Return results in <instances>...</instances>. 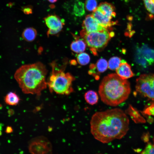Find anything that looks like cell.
I'll list each match as a JSON object with an SVG mask.
<instances>
[{
    "label": "cell",
    "mask_w": 154,
    "mask_h": 154,
    "mask_svg": "<svg viewBox=\"0 0 154 154\" xmlns=\"http://www.w3.org/2000/svg\"><path fill=\"white\" fill-rule=\"evenodd\" d=\"M70 47L71 50L74 52L80 53L85 50L86 44L85 41L76 38L75 40L72 42Z\"/></svg>",
    "instance_id": "cell-14"
},
{
    "label": "cell",
    "mask_w": 154,
    "mask_h": 154,
    "mask_svg": "<svg viewBox=\"0 0 154 154\" xmlns=\"http://www.w3.org/2000/svg\"><path fill=\"white\" fill-rule=\"evenodd\" d=\"M52 70L47 86L51 92L68 95L74 92L72 82L74 77L70 73L64 72L65 66H59L55 61L50 64Z\"/></svg>",
    "instance_id": "cell-4"
},
{
    "label": "cell",
    "mask_w": 154,
    "mask_h": 154,
    "mask_svg": "<svg viewBox=\"0 0 154 154\" xmlns=\"http://www.w3.org/2000/svg\"><path fill=\"white\" fill-rule=\"evenodd\" d=\"M22 11L26 15L31 14L33 12V7L30 5H28L23 7Z\"/></svg>",
    "instance_id": "cell-25"
},
{
    "label": "cell",
    "mask_w": 154,
    "mask_h": 154,
    "mask_svg": "<svg viewBox=\"0 0 154 154\" xmlns=\"http://www.w3.org/2000/svg\"><path fill=\"white\" fill-rule=\"evenodd\" d=\"M97 8L104 14L111 19L115 17V7L110 3L106 2L101 3Z\"/></svg>",
    "instance_id": "cell-12"
},
{
    "label": "cell",
    "mask_w": 154,
    "mask_h": 154,
    "mask_svg": "<svg viewBox=\"0 0 154 154\" xmlns=\"http://www.w3.org/2000/svg\"><path fill=\"white\" fill-rule=\"evenodd\" d=\"M28 148L31 154H52V144L46 137H34L29 142Z\"/></svg>",
    "instance_id": "cell-7"
},
{
    "label": "cell",
    "mask_w": 154,
    "mask_h": 154,
    "mask_svg": "<svg viewBox=\"0 0 154 154\" xmlns=\"http://www.w3.org/2000/svg\"><path fill=\"white\" fill-rule=\"evenodd\" d=\"M141 154H154V144L148 143Z\"/></svg>",
    "instance_id": "cell-24"
},
{
    "label": "cell",
    "mask_w": 154,
    "mask_h": 154,
    "mask_svg": "<svg viewBox=\"0 0 154 154\" xmlns=\"http://www.w3.org/2000/svg\"><path fill=\"white\" fill-rule=\"evenodd\" d=\"M72 13L77 16L84 15L85 13L84 3L79 0H76L73 5Z\"/></svg>",
    "instance_id": "cell-18"
},
{
    "label": "cell",
    "mask_w": 154,
    "mask_h": 154,
    "mask_svg": "<svg viewBox=\"0 0 154 154\" xmlns=\"http://www.w3.org/2000/svg\"><path fill=\"white\" fill-rule=\"evenodd\" d=\"M3 124L1 123H0V130L1 131L2 129Z\"/></svg>",
    "instance_id": "cell-29"
},
{
    "label": "cell",
    "mask_w": 154,
    "mask_h": 154,
    "mask_svg": "<svg viewBox=\"0 0 154 154\" xmlns=\"http://www.w3.org/2000/svg\"><path fill=\"white\" fill-rule=\"evenodd\" d=\"M5 131L7 133H10L13 132V129L12 127L8 126L6 127Z\"/></svg>",
    "instance_id": "cell-26"
},
{
    "label": "cell",
    "mask_w": 154,
    "mask_h": 154,
    "mask_svg": "<svg viewBox=\"0 0 154 154\" xmlns=\"http://www.w3.org/2000/svg\"><path fill=\"white\" fill-rule=\"evenodd\" d=\"M82 26L83 29L81 31L85 33L101 31L107 29L101 25L92 14L86 16Z\"/></svg>",
    "instance_id": "cell-9"
},
{
    "label": "cell",
    "mask_w": 154,
    "mask_h": 154,
    "mask_svg": "<svg viewBox=\"0 0 154 154\" xmlns=\"http://www.w3.org/2000/svg\"><path fill=\"white\" fill-rule=\"evenodd\" d=\"M92 15L101 25L107 29L116 24L115 22L112 21L111 18L104 14L98 8L93 11Z\"/></svg>",
    "instance_id": "cell-10"
},
{
    "label": "cell",
    "mask_w": 154,
    "mask_h": 154,
    "mask_svg": "<svg viewBox=\"0 0 154 154\" xmlns=\"http://www.w3.org/2000/svg\"><path fill=\"white\" fill-rule=\"evenodd\" d=\"M47 70L40 62L22 66L16 71L14 78L25 94L40 96L47 86Z\"/></svg>",
    "instance_id": "cell-2"
},
{
    "label": "cell",
    "mask_w": 154,
    "mask_h": 154,
    "mask_svg": "<svg viewBox=\"0 0 154 154\" xmlns=\"http://www.w3.org/2000/svg\"><path fill=\"white\" fill-rule=\"evenodd\" d=\"M2 107L1 105L0 104V109H1Z\"/></svg>",
    "instance_id": "cell-32"
},
{
    "label": "cell",
    "mask_w": 154,
    "mask_h": 154,
    "mask_svg": "<svg viewBox=\"0 0 154 154\" xmlns=\"http://www.w3.org/2000/svg\"><path fill=\"white\" fill-rule=\"evenodd\" d=\"M2 132L0 130V136L1 135H2Z\"/></svg>",
    "instance_id": "cell-31"
},
{
    "label": "cell",
    "mask_w": 154,
    "mask_h": 154,
    "mask_svg": "<svg viewBox=\"0 0 154 154\" xmlns=\"http://www.w3.org/2000/svg\"><path fill=\"white\" fill-rule=\"evenodd\" d=\"M14 112L12 110H9L8 111V113L10 115H12L13 114Z\"/></svg>",
    "instance_id": "cell-27"
},
{
    "label": "cell",
    "mask_w": 154,
    "mask_h": 154,
    "mask_svg": "<svg viewBox=\"0 0 154 154\" xmlns=\"http://www.w3.org/2000/svg\"><path fill=\"white\" fill-rule=\"evenodd\" d=\"M77 60L79 64L85 65L89 63L90 58L89 55L85 52L80 53L77 56Z\"/></svg>",
    "instance_id": "cell-20"
},
{
    "label": "cell",
    "mask_w": 154,
    "mask_h": 154,
    "mask_svg": "<svg viewBox=\"0 0 154 154\" xmlns=\"http://www.w3.org/2000/svg\"><path fill=\"white\" fill-rule=\"evenodd\" d=\"M117 74L123 79L126 80L133 76L130 66L124 60H121L119 66L116 69Z\"/></svg>",
    "instance_id": "cell-11"
},
{
    "label": "cell",
    "mask_w": 154,
    "mask_h": 154,
    "mask_svg": "<svg viewBox=\"0 0 154 154\" xmlns=\"http://www.w3.org/2000/svg\"><path fill=\"white\" fill-rule=\"evenodd\" d=\"M130 92L129 82L115 74H110L105 77L100 84L98 90L102 102L113 107L125 101Z\"/></svg>",
    "instance_id": "cell-3"
},
{
    "label": "cell",
    "mask_w": 154,
    "mask_h": 154,
    "mask_svg": "<svg viewBox=\"0 0 154 154\" xmlns=\"http://www.w3.org/2000/svg\"><path fill=\"white\" fill-rule=\"evenodd\" d=\"M80 35L95 55H97V51L102 50L106 46L112 37L107 29L90 33L81 31Z\"/></svg>",
    "instance_id": "cell-5"
},
{
    "label": "cell",
    "mask_w": 154,
    "mask_h": 154,
    "mask_svg": "<svg viewBox=\"0 0 154 154\" xmlns=\"http://www.w3.org/2000/svg\"><path fill=\"white\" fill-rule=\"evenodd\" d=\"M90 123L93 137L104 143L121 139L129 129L128 117L122 110L117 108L96 112L92 117Z\"/></svg>",
    "instance_id": "cell-1"
},
{
    "label": "cell",
    "mask_w": 154,
    "mask_h": 154,
    "mask_svg": "<svg viewBox=\"0 0 154 154\" xmlns=\"http://www.w3.org/2000/svg\"><path fill=\"white\" fill-rule=\"evenodd\" d=\"M136 91L140 95L154 100V74H143L136 81Z\"/></svg>",
    "instance_id": "cell-6"
},
{
    "label": "cell",
    "mask_w": 154,
    "mask_h": 154,
    "mask_svg": "<svg viewBox=\"0 0 154 154\" xmlns=\"http://www.w3.org/2000/svg\"><path fill=\"white\" fill-rule=\"evenodd\" d=\"M139 50L142 55L149 64L154 62V50L144 45Z\"/></svg>",
    "instance_id": "cell-13"
},
{
    "label": "cell",
    "mask_w": 154,
    "mask_h": 154,
    "mask_svg": "<svg viewBox=\"0 0 154 154\" xmlns=\"http://www.w3.org/2000/svg\"><path fill=\"white\" fill-rule=\"evenodd\" d=\"M37 32L33 27H30L25 29L22 33V37L26 41L31 42L33 41L36 37Z\"/></svg>",
    "instance_id": "cell-15"
},
{
    "label": "cell",
    "mask_w": 154,
    "mask_h": 154,
    "mask_svg": "<svg viewBox=\"0 0 154 154\" xmlns=\"http://www.w3.org/2000/svg\"><path fill=\"white\" fill-rule=\"evenodd\" d=\"M145 7L151 14L154 15V0H143Z\"/></svg>",
    "instance_id": "cell-23"
},
{
    "label": "cell",
    "mask_w": 154,
    "mask_h": 154,
    "mask_svg": "<svg viewBox=\"0 0 154 154\" xmlns=\"http://www.w3.org/2000/svg\"><path fill=\"white\" fill-rule=\"evenodd\" d=\"M153 143H154V135L153 137Z\"/></svg>",
    "instance_id": "cell-30"
},
{
    "label": "cell",
    "mask_w": 154,
    "mask_h": 154,
    "mask_svg": "<svg viewBox=\"0 0 154 154\" xmlns=\"http://www.w3.org/2000/svg\"><path fill=\"white\" fill-rule=\"evenodd\" d=\"M96 66L98 71L99 73L104 72L108 68L107 62L104 59L101 58L97 61Z\"/></svg>",
    "instance_id": "cell-21"
},
{
    "label": "cell",
    "mask_w": 154,
    "mask_h": 154,
    "mask_svg": "<svg viewBox=\"0 0 154 154\" xmlns=\"http://www.w3.org/2000/svg\"><path fill=\"white\" fill-rule=\"evenodd\" d=\"M121 59L117 57H113L110 58L108 62V67L111 70L116 69L121 63Z\"/></svg>",
    "instance_id": "cell-19"
},
{
    "label": "cell",
    "mask_w": 154,
    "mask_h": 154,
    "mask_svg": "<svg viewBox=\"0 0 154 154\" xmlns=\"http://www.w3.org/2000/svg\"><path fill=\"white\" fill-rule=\"evenodd\" d=\"M5 102L9 105L15 106L19 103L20 99L19 96L15 92H10L4 98Z\"/></svg>",
    "instance_id": "cell-17"
},
{
    "label": "cell",
    "mask_w": 154,
    "mask_h": 154,
    "mask_svg": "<svg viewBox=\"0 0 154 154\" xmlns=\"http://www.w3.org/2000/svg\"><path fill=\"white\" fill-rule=\"evenodd\" d=\"M96 0H86L85 3L86 9L89 11H94L97 8Z\"/></svg>",
    "instance_id": "cell-22"
},
{
    "label": "cell",
    "mask_w": 154,
    "mask_h": 154,
    "mask_svg": "<svg viewBox=\"0 0 154 154\" xmlns=\"http://www.w3.org/2000/svg\"><path fill=\"white\" fill-rule=\"evenodd\" d=\"M48 0L49 2L50 3H54L57 1L58 0Z\"/></svg>",
    "instance_id": "cell-28"
},
{
    "label": "cell",
    "mask_w": 154,
    "mask_h": 154,
    "mask_svg": "<svg viewBox=\"0 0 154 154\" xmlns=\"http://www.w3.org/2000/svg\"><path fill=\"white\" fill-rule=\"evenodd\" d=\"M44 19L48 28L47 33L48 37L58 34L61 31L65 24L64 21L55 14L48 15Z\"/></svg>",
    "instance_id": "cell-8"
},
{
    "label": "cell",
    "mask_w": 154,
    "mask_h": 154,
    "mask_svg": "<svg viewBox=\"0 0 154 154\" xmlns=\"http://www.w3.org/2000/svg\"></svg>",
    "instance_id": "cell-33"
},
{
    "label": "cell",
    "mask_w": 154,
    "mask_h": 154,
    "mask_svg": "<svg viewBox=\"0 0 154 154\" xmlns=\"http://www.w3.org/2000/svg\"><path fill=\"white\" fill-rule=\"evenodd\" d=\"M84 98L86 102L91 105L96 104L99 99L97 93L92 90H89L86 92L84 95Z\"/></svg>",
    "instance_id": "cell-16"
}]
</instances>
